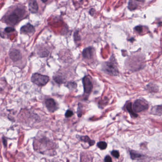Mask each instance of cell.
I'll return each instance as SVG.
<instances>
[{"instance_id":"1","label":"cell","mask_w":162,"mask_h":162,"mask_svg":"<svg viewBox=\"0 0 162 162\" xmlns=\"http://www.w3.org/2000/svg\"><path fill=\"white\" fill-rule=\"evenodd\" d=\"M102 69L108 75L113 76H117L119 74V71L118 70V67L115 63V61L108 60L103 64Z\"/></svg>"},{"instance_id":"2","label":"cell","mask_w":162,"mask_h":162,"mask_svg":"<svg viewBox=\"0 0 162 162\" xmlns=\"http://www.w3.org/2000/svg\"><path fill=\"white\" fill-rule=\"evenodd\" d=\"M49 77L39 73L33 74L31 78L32 82L39 86L45 85L49 81Z\"/></svg>"},{"instance_id":"3","label":"cell","mask_w":162,"mask_h":162,"mask_svg":"<svg viewBox=\"0 0 162 162\" xmlns=\"http://www.w3.org/2000/svg\"><path fill=\"white\" fill-rule=\"evenodd\" d=\"M148 108L147 103L141 100H136L133 105V108L135 112H140L145 110Z\"/></svg>"},{"instance_id":"4","label":"cell","mask_w":162,"mask_h":162,"mask_svg":"<svg viewBox=\"0 0 162 162\" xmlns=\"http://www.w3.org/2000/svg\"><path fill=\"white\" fill-rule=\"evenodd\" d=\"M82 82L83 84L84 92L87 94L90 93L93 88V85L90 78L87 76L84 77L82 80Z\"/></svg>"},{"instance_id":"5","label":"cell","mask_w":162,"mask_h":162,"mask_svg":"<svg viewBox=\"0 0 162 162\" xmlns=\"http://www.w3.org/2000/svg\"><path fill=\"white\" fill-rule=\"evenodd\" d=\"M46 106L47 107L48 110L50 112H54L57 109V106L55 101L52 99L49 98L45 101Z\"/></svg>"},{"instance_id":"6","label":"cell","mask_w":162,"mask_h":162,"mask_svg":"<svg viewBox=\"0 0 162 162\" xmlns=\"http://www.w3.org/2000/svg\"><path fill=\"white\" fill-rule=\"evenodd\" d=\"M20 20V16L17 12H14L8 17V23L11 25H15Z\"/></svg>"},{"instance_id":"7","label":"cell","mask_w":162,"mask_h":162,"mask_svg":"<svg viewBox=\"0 0 162 162\" xmlns=\"http://www.w3.org/2000/svg\"><path fill=\"white\" fill-rule=\"evenodd\" d=\"M10 58L14 62H17L22 59V54L19 50L18 49H13L10 52Z\"/></svg>"},{"instance_id":"8","label":"cell","mask_w":162,"mask_h":162,"mask_svg":"<svg viewBox=\"0 0 162 162\" xmlns=\"http://www.w3.org/2000/svg\"><path fill=\"white\" fill-rule=\"evenodd\" d=\"M34 28L33 26L29 24H28L24 26H22L21 29V32L24 34L32 33L34 32Z\"/></svg>"},{"instance_id":"9","label":"cell","mask_w":162,"mask_h":162,"mask_svg":"<svg viewBox=\"0 0 162 162\" xmlns=\"http://www.w3.org/2000/svg\"><path fill=\"white\" fill-rule=\"evenodd\" d=\"M94 49L92 47H88L84 49L82 52V56L86 59H90L93 55Z\"/></svg>"},{"instance_id":"10","label":"cell","mask_w":162,"mask_h":162,"mask_svg":"<svg viewBox=\"0 0 162 162\" xmlns=\"http://www.w3.org/2000/svg\"><path fill=\"white\" fill-rule=\"evenodd\" d=\"M29 11L34 14L38 10V5L35 1H31L29 3Z\"/></svg>"},{"instance_id":"11","label":"cell","mask_w":162,"mask_h":162,"mask_svg":"<svg viewBox=\"0 0 162 162\" xmlns=\"http://www.w3.org/2000/svg\"><path fill=\"white\" fill-rule=\"evenodd\" d=\"M138 1H130L128 4V8L131 11L135 10L138 6V4H137Z\"/></svg>"},{"instance_id":"12","label":"cell","mask_w":162,"mask_h":162,"mask_svg":"<svg viewBox=\"0 0 162 162\" xmlns=\"http://www.w3.org/2000/svg\"><path fill=\"white\" fill-rule=\"evenodd\" d=\"M127 109L128 111L129 112L130 114L132 116H134L135 117H138V115L136 114L135 112L133 111V110L132 109V104L131 102L128 103L127 106Z\"/></svg>"},{"instance_id":"13","label":"cell","mask_w":162,"mask_h":162,"mask_svg":"<svg viewBox=\"0 0 162 162\" xmlns=\"http://www.w3.org/2000/svg\"><path fill=\"white\" fill-rule=\"evenodd\" d=\"M81 140L83 141L86 142H88V144H90V146H93L95 144L94 141L91 140L90 139V138H88L87 136H82L81 138Z\"/></svg>"},{"instance_id":"14","label":"cell","mask_w":162,"mask_h":162,"mask_svg":"<svg viewBox=\"0 0 162 162\" xmlns=\"http://www.w3.org/2000/svg\"><path fill=\"white\" fill-rule=\"evenodd\" d=\"M98 148H100L101 150H104L107 148V144L105 142H100L97 145Z\"/></svg>"},{"instance_id":"15","label":"cell","mask_w":162,"mask_h":162,"mask_svg":"<svg viewBox=\"0 0 162 162\" xmlns=\"http://www.w3.org/2000/svg\"><path fill=\"white\" fill-rule=\"evenodd\" d=\"M130 156H131V158L133 159H135L141 157V155L140 154L137 153L135 152H133V151L130 152Z\"/></svg>"},{"instance_id":"16","label":"cell","mask_w":162,"mask_h":162,"mask_svg":"<svg viewBox=\"0 0 162 162\" xmlns=\"http://www.w3.org/2000/svg\"><path fill=\"white\" fill-rule=\"evenodd\" d=\"M73 115V113L72 111L70 110H68L66 112L65 117L67 118H70V117L72 116Z\"/></svg>"},{"instance_id":"17","label":"cell","mask_w":162,"mask_h":162,"mask_svg":"<svg viewBox=\"0 0 162 162\" xmlns=\"http://www.w3.org/2000/svg\"><path fill=\"white\" fill-rule=\"evenodd\" d=\"M68 87L69 88H71V89H74L77 87V84L75 82L69 83L68 84Z\"/></svg>"},{"instance_id":"18","label":"cell","mask_w":162,"mask_h":162,"mask_svg":"<svg viewBox=\"0 0 162 162\" xmlns=\"http://www.w3.org/2000/svg\"><path fill=\"white\" fill-rule=\"evenodd\" d=\"M54 80L58 83L60 84L63 82V80L60 77L57 76L54 77Z\"/></svg>"},{"instance_id":"19","label":"cell","mask_w":162,"mask_h":162,"mask_svg":"<svg viewBox=\"0 0 162 162\" xmlns=\"http://www.w3.org/2000/svg\"><path fill=\"white\" fill-rule=\"evenodd\" d=\"M111 154L115 158H118L119 156V153L118 151H113L111 152Z\"/></svg>"},{"instance_id":"20","label":"cell","mask_w":162,"mask_h":162,"mask_svg":"<svg viewBox=\"0 0 162 162\" xmlns=\"http://www.w3.org/2000/svg\"><path fill=\"white\" fill-rule=\"evenodd\" d=\"M5 31L6 32L9 33V32H14L15 31V29L12 27H7L5 28Z\"/></svg>"},{"instance_id":"21","label":"cell","mask_w":162,"mask_h":162,"mask_svg":"<svg viewBox=\"0 0 162 162\" xmlns=\"http://www.w3.org/2000/svg\"><path fill=\"white\" fill-rule=\"evenodd\" d=\"M105 162H112V159L110 156H107L105 158Z\"/></svg>"},{"instance_id":"22","label":"cell","mask_w":162,"mask_h":162,"mask_svg":"<svg viewBox=\"0 0 162 162\" xmlns=\"http://www.w3.org/2000/svg\"><path fill=\"white\" fill-rule=\"evenodd\" d=\"M135 31H136V32H141L142 31V27L141 26H136V27L135 28Z\"/></svg>"}]
</instances>
